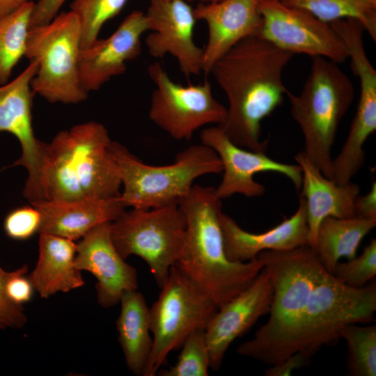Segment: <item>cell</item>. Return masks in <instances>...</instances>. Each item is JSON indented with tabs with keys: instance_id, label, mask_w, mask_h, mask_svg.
Wrapping results in <instances>:
<instances>
[{
	"instance_id": "obj_1",
	"label": "cell",
	"mask_w": 376,
	"mask_h": 376,
	"mask_svg": "<svg viewBox=\"0 0 376 376\" xmlns=\"http://www.w3.org/2000/svg\"><path fill=\"white\" fill-rule=\"evenodd\" d=\"M294 54L258 36L246 38L220 58L210 73L226 95L228 107L218 125L237 146L265 152L261 122L279 107L288 90L284 68Z\"/></svg>"
},
{
	"instance_id": "obj_2",
	"label": "cell",
	"mask_w": 376,
	"mask_h": 376,
	"mask_svg": "<svg viewBox=\"0 0 376 376\" xmlns=\"http://www.w3.org/2000/svg\"><path fill=\"white\" fill-rule=\"evenodd\" d=\"M186 219L183 247L175 266L219 308L247 288L263 268L257 258L230 260L219 222L221 199L213 187L193 185L179 201Z\"/></svg>"
},
{
	"instance_id": "obj_3",
	"label": "cell",
	"mask_w": 376,
	"mask_h": 376,
	"mask_svg": "<svg viewBox=\"0 0 376 376\" xmlns=\"http://www.w3.org/2000/svg\"><path fill=\"white\" fill-rule=\"evenodd\" d=\"M106 127L90 121L58 132L45 145L40 168L43 200L119 197L120 172Z\"/></svg>"
},
{
	"instance_id": "obj_4",
	"label": "cell",
	"mask_w": 376,
	"mask_h": 376,
	"mask_svg": "<svg viewBox=\"0 0 376 376\" xmlns=\"http://www.w3.org/2000/svg\"><path fill=\"white\" fill-rule=\"evenodd\" d=\"M268 274L273 296L267 322L236 352L272 366L282 352L323 274L327 272L308 245L285 251H263L257 257Z\"/></svg>"
},
{
	"instance_id": "obj_5",
	"label": "cell",
	"mask_w": 376,
	"mask_h": 376,
	"mask_svg": "<svg viewBox=\"0 0 376 376\" xmlns=\"http://www.w3.org/2000/svg\"><path fill=\"white\" fill-rule=\"evenodd\" d=\"M337 63L312 57L309 75L301 93L288 91L291 113L304 139L303 152L327 178L332 179L331 148L338 125L351 106L354 86Z\"/></svg>"
},
{
	"instance_id": "obj_6",
	"label": "cell",
	"mask_w": 376,
	"mask_h": 376,
	"mask_svg": "<svg viewBox=\"0 0 376 376\" xmlns=\"http://www.w3.org/2000/svg\"><path fill=\"white\" fill-rule=\"evenodd\" d=\"M111 148L123 187L120 198L126 207L147 210L178 204L196 178L223 171L218 155L203 143L181 151L173 164L165 166L146 164L116 141Z\"/></svg>"
},
{
	"instance_id": "obj_7",
	"label": "cell",
	"mask_w": 376,
	"mask_h": 376,
	"mask_svg": "<svg viewBox=\"0 0 376 376\" xmlns=\"http://www.w3.org/2000/svg\"><path fill=\"white\" fill-rule=\"evenodd\" d=\"M375 311V281L355 288L326 272L285 345L280 362L297 352L313 357L323 345H334L345 325L373 322Z\"/></svg>"
},
{
	"instance_id": "obj_8",
	"label": "cell",
	"mask_w": 376,
	"mask_h": 376,
	"mask_svg": "<svg viewBox=\"0 0 376 376\" xmlns=\"http://www.w3.org/2000/svg\"><path fill=\"white\" fill-rule=\"evenodd\" d=\"M81 29L77 16L63 12L49 23L30 27L25 56L38 68L31 87L47 101L77 104L88 97L79 73Z\"/></svg>"
},
{
	"instance_id": "obj_9",
	"label": "cell",
	"mask_w": 376,
	"mask_h": 376,
	"mask_svg": "<svg viewBox=\"0 0 376 376\" xmlns=\"http://www.w3.org/2000/svg\"><path fill=\"white\" fill-rule=\"evenodd\" d=\"M185 230V217L175 203L125 210L111 223V240L120 255L141 258L159 288L180 256Z\"/></svg>"
},
{
	"instance_id": "obj_10",
	"label": "cell",
	"mask_w": 376,
	"mask_h": 376,
	"mask_svg": "<svg viewBox=\"0 0 376 376\" xmlns=\"http://www.w3.org/2000/svg\"><path fill=\"white\" fill-rule=\"evenodd\" d=\"M150 308L152 347L143 376L157 375L169 354L189 334L205 330L218 308L198 291L174 265Z\"/></svg>"
},
{
	"instance_id": "obj_11",
	"label": "cell",
	"mask_w": 376,
	"mask_h": 376,
	"mask_svg": "<svg viewBox=\"0 0 376 376\" xmlns=\"http://www.w3.org/2000/svg\"><path fill=\"white\" fill-rule=\"evenodd\" d=\"M155 85L151 96L149 118L172 138L189 140L199 128L210 124L221 125L227 109L212 94L211 84L180 85L174 82L160 63L148 68Z\"/></svg>"
},
{
	"instance_id": "obj_12",
	"label": "cell",
	"mask_w": 376,
	"mask_h": 376,
	"mask_svg": "<svg viewBox=\"0 0 376 376\" xmlns=\"http://www.w3.org/2000/svg\"><path fill=\"white\" fill-rule=\"evenodd\" d=\"M261 26L258 37L288 52L321 56L341 63L347 47L329 23L280 0H260Z\"/></svg>"
},
{
	"instance_id": "obj_13",
	"label": "cell",
	"mask_w": 376,
	"mask_h": 376,
	"mask_svg": "<svg viewBox=\"0 0 376 376\" xmlns=\"http://www.w3.org/2000/svg\"><path fill=\"white\" fill-rule=\"evenodd\" d=\"M38 68L36 60L13 81L0 86V132L13 134L22 148L21 157L13 166H22L29 173L24 196L31 203L43 200L40 186V168L45 143L35 136L32 125L34 92L31 81Z\"/></svg>"
},
{
	"instance_id": "obj_14",
	"label": "cell",
	"mask_w": 376,
	"mask_h": 376,
	"mask_svg": "<svg viewBox=\"0 0 376 376\" xmlns=\"http://www.w3.org/2000/svg\"><path fill=\"white\" fill-rule=\"evenodd\" d=\"M150 33L145 39L148 53L162 58L172 55L186 77L203 72V50L195 43L196 17L186 0H149L145 13Z\"/></svg>"
},
{
	"instance_id": "obj_15",
	"label": "cell",
	"mask_w": 376,
	"mask_h": 376,
	"mask_svg": "<svg viewBox=\"0 0 376 376\" xmlns=\"http://www.w3.org/2000/svg\"><path fill=\"white\" fill-rule=\"evenodd\" d=\"M201 143L212 148L219 157L223 166V178L215 188L220 199L240 194L247 197L261 196L265 187L254 180L255 174L275 172L285 175L299 189L302 181L300 166L277 162L265 152L251 151L233 143L219 126L204 129Z\"/></svg>"
},
{
	"instance_id": "obj_16",
	"label": "cell",
	"mask_w": 376,
	"mask_h": 376,
	"mask_svg": "<svg viewBox=\"0 0 376 376\" xmlns=\"http://www.w3.org/2000/svg\"><path fill=\"white\" fill-rule=\"evenodd\" d=\"M111 223L97 225L78 244L75 265L96 279L97 303L111 308L120 302L123 293L138 289L136 269L125 262L116 249L111 236Z\"/></svg>"
},
{
	"instance_id": "obj_17",
	"label": "cell",
	"mask_w": 376,
	"mask_h": 376,
	"mask_svg": "<svg viewBox=\"0 0 376 376\" xmlns=\"http://www.w3.org/2000/svg\"><path fill=\"white\" fill-rule=\"evenodd\" d=\"M272 296L269 276L263 268L247 288L217 309L204 331L211 369L218 370L230 344L269 313Z\"/></svg>"
},
{
	"instance_id": "obj_18",
	"label": "cell",
	"mask_w": 376,
	"mask_h": 376,
	"mask_svg": "<svg viewBox=\"0 0 376 376\" xmlns=\"http://www.w3.org/2000/svg\"><path fill=\"white\" fill-rule=\"evenodd\" d=\"M149 31L144 13L134 10L104 39L96 40L81 50L79 79L86 91H97L111 78L123 75L127 61L137 58L141 51V36Z\"/></svg>"
},
{
	"instance_id": "obj_19",
	"label": "cell",
	"mask_w": 376,
	"mask_h": 376,
	"mask_svg": "<svg viewBox=\"0 0 376 376\" xmlns=\"http://www.w3.org/2000/svg\"><path fill=\"white\" fill-rule=\"evenodd\" d=\"M260 0H221L199 3L194 8L196 20L206 23L207 42L203 50V72L242 40L257 36L261 26Z\"/></svg>"
},
{
	"instance_id": "obj_20",
	"label": "cell",
	"mask_w": 376,
	"mask_h": 376,
	"mask_svg": "<svg viewBox=\"0 0 376 376\" xmlns=\"http://www.w3.org/2000/svg\"><path fill=\"white\" fill-rule=\"evenodd\" d=\"M219 222L225 253L231 261H249L256 258L263 251H285L308 245L306 203L301 195L296 212L267 231L260 233L246 231L223 212Z\"/></svg>"
},
{
	"instance_id": "obj_21",
	"label": "cell",
	"mask_w": 376,
	"mask_h": 376,
	"mask_svg": "<svg viewBox=\"0 0 376 376\" xmlns=\"http://www.w3.org/2000/svg\"><path fill=\"white\" fill-rule=\"evenodd\" d=\"M295 159L301 169L300 195L306 203L308 246L313 248L318 226L324 218L355 216L354 202L360 189L352 181L341 185L325 177L303 150L297 153Z\"/></svg>"
},
{
	"instance_id": "obj_22",
	"label": "cell",
	"mask_w": 376,
	"mask_h": 376,
	"mask_svg": "<svg viewBox=\"0 0 376 376\" xmlns=\"http://www.w3.org/2000/svg\"><path fill=\"white\" fill-rule=\"evenodd\" d=\"M40 213L39 230L77 240L99 224L112 222L126 207L120 196L107 199L59 201L40 200L31 203Z\"/></svg>"
},
{
	"instance_id": "obj_23",
	"label": "cell",
	"mask_w": 376,
	"mask_h": 376,
	"mask_svg": "<svg viewBox=\"0 0 376 376\" xmlns=\"http://www.w3.org/2000/svg\"><path fill=\"white\" fill-rule=\"evenodd\" d=\"M39 255L28 278L40 297L47 299L57 292H68L84 284L75 265L77 245L75 241L40 233Z\"/></svg>"
},
{
	"instance_id": "obj_24",
	"label": "cell",
	"mask_w": 376,
	"mask_h": 376,
	"mask_svg": "<svg viewBox=\"0 0 376 376\" xmlns=\"http://www.w3.org/2000/svg\"><path fill=\"white\" fill-rule=\"evenodd\" d=\"M120 302L116 324L125 363L132 373L143 375L152 347L150 308L137 290L123 293Z\"/></svg>"
},
{
	"instance_id": "obj_25",
	"label": "cell",
	"mask_w": 376,
	"mask_h": 376,
	"mask_svg": "<svg viewBox=\"0 0 376 376\" xmlns=\"http://www.w3.org/2000/svg\"><path fill=\"white\" fill-rule=\"evenodd\" d=\"M376 226V220L352 217L324 218L318 226L313 249L324 269L332 274L342 258L357 256L360 243Z\"/></svg>"
},
{
	"instance_id": "obj_26",
	"label": "cell",
	"mask_w": 376,
	"mask_h": 376,
	"mask_svg": "<svg viewBox=\"0 0 376 376\" xmlns=\"http://www.w3.org/2000/svg\"><path fill=\"white\" fill-rule=\"evenodd\" d=\"M35 2H29L0 19V86L25 56L26 40Z\"/></svg>"
},
{
	"instance_id": "obj_27",
	"label": "cell",
	"mask_w": 376,
	"mask_h": 376,
	"mask_svg": "<svg viewBox=\"0 0 376 376\" xmlns=\"http://www.w3.org/2000/svg\"><path fill=\"white\" fill-rule=\"evenodd\" d=\"M304 10L320 20L331 23L342 19L357 20L376 40V6L366 0H280Z\"/></svg>"
},
{
	"instance_id": "obj_28",
	"label": "cell",
	"mask_w": 376,
	"mask_h": 376,
	"mask_svg": "<svg viewBox=\"0 0 376 376\" xmlns=\"http://www.w3.org/2000/svg\"><path fill=\"white\" fill-rule=\"evenodd\" d=\"M340 338L347 345V366L352 376L376 375V324L345 325Z\"/></svg>"
},
{
	"instance_id": "obj_29",
	"label": "cell",
	"mask_w": 376,
	"mask_h": 376,
	"mask_svg": "<svg viewBox=\"0 0 376 376\" xmlns=\"http://www.w3.org/2000/svg\"><path fill=\"white\" fill-rule=\"evenodd\" d=\"M127 0H72L70 11L77 17L81 29V49L91 46L104 24L116 17Z\"/></svg>"
},
{
	"instance_id": "obj_30",
	"label": "cell",
	"mask_w": 376,
	"mask_h": 376,
	"mask_svg": "<svg viewBox=\"0 0 376 376\" xmlns=\"http://www.w3.org/2000/svg\"><path fill=\"white\" fill-rule=\"evenodd\" d=\"M205 330L192 332L181 346L175 364L159 370L161 376H207L210 368V354Z\"/></svg>"
},
{
	"instance_id": "obj_31",
	"label": "cell",
	"mask_w": 376,
	"mask_h": 376,
	"mask_svg": "<svg viewBox=\"0 0 376 376\" xmlns=\"http://www.w3.org/2000/svg\"><path fill=\"white\" fill-rule=\"evenodd\" d=\"M332 274L352 288H362L376 276V240L372 239L362 253L345 263L338 262Z\"/></svg>"
},
{
	"instance_id": "obj_32",
	"label": "cell",
	"mask_w": 376,
	"mask_h": 376,
	"mask_svg": "<svg viewBox=\"0 0 376 376\" xmlns=\"http://www.w3.org/2000/svg\"><path fill=\"white\" fill-rule=\"evenodd\" d=\"M40 225V213L31 205L11 211L4 219L3 228L9 237L25 240L39 233Z\"/></svg>"
},
{
	"instance_id": "obj_33",
	"label": "cell",
	"mask_w": 376,
	"mask_h": 376,
	"mask_svg": "<svg viewBox=\"0 0 376 376\" xmlns=\"http://www.w3.org/2000/svg\"><path fill=\"white\" fill-rule=\"evenodd\" d=\"M13 272H6L0 266V329L7 327L22 328L27 317L22 305L13 302L6 292V284Z\"/></svg>"
},
{
	"instance_id": "obj_34",
	"label": "cell",
	"mask_w": 376,
	"mask_h": 376,
	"mask_svg": "<svg viewBox=\"0 0 376 376\" xmlns=\"http://www.w3.org/2000/svg\"><path fill=\"white\" fill-rule=\"evenodd\" d=\"M27 272L28 266L24 265L13 271V275L6 282V295L16 304L22 305L29 301L33 297V286L29 279L24 276Z\"/></svg>"
},
{
	"instance_id": "obj_35",
	"label": "cell",
	"mask_w": 376,
	"mask_h": 376,
	"mask_svg": "<svg viewBox=\"0 0 376 376\" xmlns=\"http://www.w3.org/2000/svg\"><path fill=\"white\" fill-rule=\"evenodd\" d=\"M313 357L303 352H297L281 362L270 366L265 372L266 376H288L294 370L308 366Z\"/></svg>"
},
{
	"instance_id": "obj_36",
	"label": "cell",
	"mask_w": 376,
	"mask_h": 376,
	"mask_svg": "<svg viewBox=\"0 0 376 376\" xmlns=\"http://www.w3.org/2000/svg\"><path fill=\"white\" fill-rule=\"evenodd\" d=\"M66 0H38L34 4L30 27L51 22Z\"/></svg>"
},
{
	"instance_id": "obj_37",
	"label": "cell",
	"mask_w": 376,
	"mask_h": 376,
	"mask_svg": "<svg viewBox=\"0 0 376 376\" xmlns=\"http://www.w3.org/2000/svg\"><path fill=\"white\" fill-rule=\"evenodd\" d=\"M356 217L376 220V182L373 181L370 191L358 196L354 202Z\"/></svg>"
},
{
	"instance_id": "obj_38",
	"label": "cell",
	"mask_w": 376,
	"mask_h": 376,
	"mask_svg": "<svg viewBox=\"0 0 376 376\" xmlns=\"http://www.w3.org/2000/svg\"><path fill=\"white\" fill-rule=\"evenodd\" d=\"M35 0H0V19L11 14L21 6Z\"/></svg>"
},
{
	"instance_id": "obj_39",
	"label": "cell",
	"mask_w": 376,
	"mask_h": 376,
	"mask_svg": "<svg viewBox=\"0 0 376 376\" xmlns=\"http://www.w3.org/2000/svg\"><path fill=\"white\" fill-rule=\"evenodd\" d=\"M187 1H198L199 3H213V2H217V1H219L221 0H186Z\"/></svg>"
},
{
	"instance_id": "obj_40",
	"label": "cell",
	"mask_w": 376,
	"mask_h": 376,
	"mask_svg": "<svg viewBox=\"0 0 376 376\" xmlns=\"http://www.w3.org/2000/svg\"><path fill=\"white\" fill-rule=\"evenodd\" d=\"M366 1L374 6H376V0H366Z\"/></svg>"
}]
</instances>
